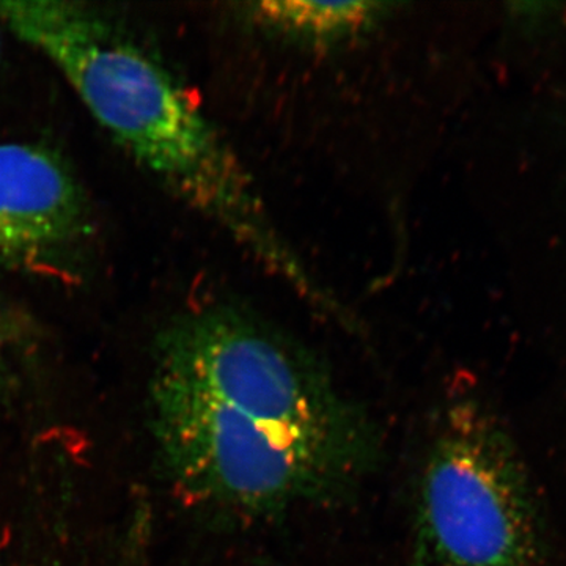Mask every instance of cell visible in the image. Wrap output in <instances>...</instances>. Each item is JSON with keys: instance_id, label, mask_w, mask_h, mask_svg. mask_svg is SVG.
Returning <instances> with one entry per match:
<instances>
[{"instance_id": "obj_6", "label": "cell", "mask_w": 566, "mask_h": 566, "mask_svg": "<svg viewBox=\"0 0 566 566\" xmlns=\"http://www.w3.org/2000/svg\"><path fill=\"white\" fill-rule=\"evenodd\" d=\"M17 315L0 304V400L13 387L14 360L24 342V329Z\"/></svg>"}, {"instance_id": "obj_4", "label": "cell", "mask_w": 566, "mask_h": 566, "mask_svg": "<svg viewBox=\"0 0 566 566\" xmlns=\"http://www.w3.org/2000/svg\"><path fill=\"white\" fill-rule=\"evenodd\" d=\"M95 234L87 193L59 153L0 142V270L66 277Z\"/></svg>"}, {"instance_id": "obj_2", "label": "cell", "mask_w": 566, "mask_h": 566, "mask_svg": "<svg viewBox=\"0 0 566 566\" xmlns=\"http://www.w3.org/2000/svg\"><path fill=\"white\" fill-rule=\"evenodd\" d=\"M0 25L52 63L104 132L182 202L308 300L319 290L234 153L172 71L106 13L69 0H0Z\"/></svg>"}, {"instance_id": "obj_5", "label": "cell", "mask_w": 566, "mask_h": 566, "mask_svg": "<svg viewBox=\"0 0 566 566\" xmlns=\"http://www.w3.org/2000/svg\"><path fill=\"white\" fill-rule=\"evenodd\" d=\"M392 7L387 2L273 0L248 3L244 17L263 31L307 46H335L370 32Z\"/></svg>"}, {"instance_id": "obj_1", "label": "cell", "mask_w": 566, "mask_h": 566, "mask_svg": "<svg viewBox=\"0 0 566 566\" xmlns=\"http://www.w3.org/2000/svg\"><path fill=\"white\" fill-rule=\"evenodd\" d=\"M151 427L191 504L240 523L340 502L381 455L365 427L308 376L270 357H212L192 379L156 367Z\"/></svg>"}, {"instance_id": "obj_7", "label": "cell", "mask_w": 566, "mask_h": 566, "mask_svg": "<svg viewBox=\"0 0 566 566\" xmlns=\"http://www.w3.org/2000/svg\"><path fill=\"white\" fill-rule=\"evenodd\" d=\"M2 28V25H0ZM2 54H3V40H2V31H0V61H2Z\"/></svg>"}, {"instance_id": "obj_8", "label": "cell", "mask_w": 566, "mask_h": 566, "mask_svg": "<svg viewBox=\"0 0 566 566\" xmlns=\"http://www.w3.org/2000/svg\"><path fill=\"white\" fill-rule=\"evenodd\" d=\"M0 566H3L2 539H0Z\"/></svg>"}, {"instance_id": "obj_3", "label": "cell", "mask_w": 566, "mask_h": 566, "mask_svg": "<svg viewBox=\"0 0 566 566\" xmlns=\"http://www.w3.org/2000/svg\"><path fill=\"white\" fill-rule=\"evenodd\" d=\"M542 526L526 469L482 400L453 398L424 458L415 566H534Z\"/></svg>"}]
</instances>
